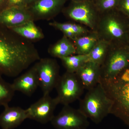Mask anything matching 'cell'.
<instances>
[{"label":"cell","instance_id":"obj_21","mask_svg":"<svg viewBox=\"0 0 129 129\" xmlns=\"http://www.w3.org/2000/svg\"><path fill=\"white\" fill-rule=\"evenodd\" d=\"M49 24L62 32L67 30L72 31L78 37L87 34L90 30L85 26L75 23L53 22H51Z\"/></svg>","mask_w":129,"mask_h":129},{"label":"cell","instance_id":"obj_12","mask_svg":"<svg viewBox=\"0 0 129 129\" xmlns=\"http://www.w3.org/2000/svg\"><path fill=\"white\" fill-rule=\"evenodd\" d=\"M66 0H37L30 11L34 17L46 19L54 17L63 10Z\"/></svg>","mask_w":129,"mask_h":129},{"label":"cell","instance_id":"obj_22","mask_svg":"<svg viewBox=\"0 0 129 129\" xmlns=\"http://www.w3.org/2000/svg\"><path fill=\"white\" fill-rule=\"evenodd\" d=\"M15 90L12 84L6 81L0 74V107L8 106L14 96Z\"/></svg>","mask_w":129,"mask_h":129},{"label":"cell","instance_id":"obj_6","mask_svg":"<svg viewBox=\"0 0 129 129\" xmlns=\"http://www.w3.org/2000/svg\"><path fill=\"white\" fill-rule=\"evenodd\" d=\"M62 10L64 15L69 18L90 30H95L100 13L94 0L72 2Z\"/></svg>","mask_w":129,"mask_h":129},{"label":"cell","instance_id":"obj_23","mask_svg":"<svg viewBox=\"0 0 129 129\" xmlns=\"http://www.w3.org/2000/svg\"><path fill=\"white\" fill-rule=\"evenodd\" d=\"M119 0H95L94 2L99 13H102L117 9Z\"/></svg>","mask_w":129,"mask_h":129},{"label":"cell","instance_id":"obj_1","mask_svg":"<svg viewBox=\"0 0 129 129\" xmlns=\"http://www.w3.org/2000/svg\"><path fill=\"white\" fill-rule=\"evenodd\" d=\"M40 59L30 41L0 25V74L17 77Z\"/></svg>","mask_w":129,"mask_h":129},{"label":"cell","instance_id":"obj_24","mask_svg":"<svg viewBox=\"0 0 129 129\" xmlns=\"http://www.w3.org/2000/svg\"><path fill=\"white\" fill-rule=\"evenodd\" d=\"M117 9L129 18V0H119Z\"/></svg>","mask_w":129,"mask_h":129},{"label":"cell","instance_id":"obj_26","mask_svg":"<svg viewBox=\"0 0 129 129\" xmlns=\"http://www.w3.org/2000/svg\"><path fill=\"white\" fill-rule=\"evenodd\" d=\"M8 7V0H0V13Z\"/></svg>","mask_w":129,"mask_h":129},{"label":"cell","instance_id":"obj_2","mask_svg":"<svg viewBox=\"0 0 129 129\" xmlns=\"http://www.w3.org/2000/svg\"><path fill=\"white\" fill-rule=\"evenodd\" d=\"M100 82L112 101L111 114L129 127V66L112 79Z\"/></svg>","mask_w":129,"mask_h":129},{"label":"cell","instance_id":"obj_5","mask_svg":"<svg viewBox=\"0 0 129 129\" xmlns=\"http://www.w3.org/2000/svg\"><path fill=\"white\" fill-rule=\"evenodd\" d=\"M128 66V44H111L108 53L101 66V80L112 79Z\"/></svg>","mask_w":129,"mask_h":129},{"label":"cell","instance_id":"obj_18","mask_svg":"<svg viewBox=\"0 0 129 129\" xmlns=\"http://www.w3.org/2000/svg\"><path fill=\"white\" fill-rule=\"evenodd\" d=\"M9 28L29 40L41 39L44 37L42 32L35 24L34 20H30L23 25Z\"/></svg>","mask_w":129,"mask_h":129},{"label":"cell","instance_id":"obj_14","mask_svg":"<svg viewBox=\"0 0 129 129\" xmlns=\"http://www.w3.org/2000/svg\"><path fill=\"white\" fill-rule=\"evenodd\" d=\"M85 89L89 90L96 86L101 79V66L88 61L76 73Z\"/></svg>","mask_w":129,"mask_h":129},{"label":"cell","instance_id":"obj_29","mask_svg":"<svg viewBox=\"0 0 129 129\" xmlns=\"http://www.w3.org/2000/svg\"><path fill=\"white\" fill-rule=\"evenodd\" d=\"M128 45H129V42H128Z\"/></svg>","mask_w":129,"mask_h":129},{"label":"cell","instance_id":"obj_4","mask_svg":"<svg viewBox=\"0 0 129 129\" xmlns=\"http://www.w3.org/2000/svg\"><path fill=\"white\" fill-rule=\"evenodd\" d=\"M102 83H100L86 92L80 102L79 109L95 124L100 123L109 114L112 107Z\"/></svg>","mask_w":129,"mask_h":129},{"label":"cell","instance_id":"obj_16","mask_svg":"<svg viewBox=\"0 0 129 129\" xmlns=\"http://www.w3.org/2000/svg\"><path fill=\"white\" fill-rule=\"evenodd\" d=\"M97 33L90 30L87 34L80 36L73 41L76 49V54L88 55L99 40Z\"/></svg>","mask_w":129,"mask_h":129},{"label":"cell","instance_id":"obj_10","mask_svg":"<svg viewBox=\"0 0 129 129\" xmlns=\"http://www.w3.org/2000/svg\"><path fill=\"white\" fill-rule=\"evenodd\" d=\"M59 104L56 97L52 98L50 94H43L40 99L26 109L28 118L42 124L51 122L54 116L55 109Z\"/></svg>","mask_w":129,"mask_h":129},{"label":"cell","instance_id":"obj_13","mask_svg":"<svg viewBox=\"0 0 129 129\" xmlns=\"http://www.w3.org/2000/svg\"><path fill=\"white\" fill-rule=\"evenodd\" d=\"M12 85L15 91L30 96L39 86V82L35 65L23 74L16 78Z\"/></svg>","mask_w":129,"mask_h":129},{"label":"cell","instance_id":"obj_11","mask_svg":"<svg viewBox=\"0 0 129 129\" xmlns=\"http://www.w3.org/2000/svg\"><path fill=\"white\" fill-rule=\"evenodd\" d=\"M34 17L26 7H9L0 13V25L12 28L23 25Z\"/></svg>","mask_w":129,"mask_h":129},{"label":"cell","instance_id":"obj_8","mask_svg":"<svg viewBox=\"0 0 129 129\" xmlns=\"http://www.w3.org/2000/svg\"><path fill=\"white\" fill-rule=\"evenodd\" d=\"M51 122L56 129H87L90 124L88 118L79 109H76L69 105L63 106Z\"/></svg>","mask_w":129,"mask_h":129},{"label":"cell","instance_id":"obj_30","mask_svg":"<svg viewBox=\"0 0 129 129\" xmlns=\"http://www.w3.org/2000/svg\"><path fill=\"white\" fill-rule=\"evenodd\" d=\"M94 1H95V0H94Z\"/></svg>","mask_w":129,"mask_h":129},{"label":"cell","instance_id":"obj_28","mask_svg":"<svg viewBox=\"0 0 129 129\" xmlns=\"http://www.w3.org/2000/svg\"><path fill=\"white\" fill-rule=\"evenodd\" d=\"M72 2H77L80 1H83V0H71Z\"/></svg>","mask_w":129,"mask_h":129},{"label":"cell","instance_id":"obj_15","mask_svg":"<svg viewBox=\"0 0 129 129\" xmlns=\"http://www.w3.org/2000/svg\"><path fill=\"white\" fill-rule=\"evenodd\" d=\"M28 118L27 110L19 107H4L0 114V127L2 129H13L18 127Z\"/></svg>","mask_w":129,"mask_h":129},{"label":"cell","instance_id":"obj_7","mask_svg":"<svg viewBox=\"0 0 129 129\" xmlns=\"http://www.w3.org/2000/svg\"><path fill=\"white\" fill-rule=\"evenodd\" d=\"M59 103L69 105L80 98L85 89L76 73L66 72L60 76L55 87Z\"/></svg>","mask_w":129,"mask_h":129},{"label":"cell","instance_id":"obj_9","mask_svg":"<svg viewBox=\"0 0 129 129\" xmlns=\"http://www.w3.org/2000/svg\"><path fill=\"white\" fill-rule=\"evenodd\" d=\"M35 65L43 94H50L60 78L59 65L55 60L50 58L40 59Z\"/></svg>","mask_w":129,"mask_h":129},{"label":"cell","instance_id":"obj_19","mask_svg":"<svg viewBox=\"0 0 129 129\" xmlns=\"http://www.w3.org/2000/svg\"><path fill=\"white\" fill-rule=\"evenodd\" d=\"M110 45L108 42L99 39L88 55L89 61L101 66L108 53Z\"/></svg>","mask_w":129,"mask_h":129},{"label":"cell","instance_id":"obj_20","mask_svg":"<svg viewBox=\"0 0 129 129\" xmlns=\"http://www.w3.org/2000/svg\"><path fill=\"white\" fill-rule=\"evenodd\" d=\"M66 72L76 73L79 69L89 61L88 55L75 54L61 58Z\"/></svg>","mask_w":129,"mask_h":129},{"label":"cell","instance_id":"obj_27","mask_svg":"<svg viewBox=\"0 0 129 129\" xmlns=\"http://www.w3.org/2000/svg\"><path fill=\"white\" fill-rule=\"evenodd\" d=\"M37 1V0H27V1H26L27 5V4H29V3H31L35 2Z\"/></svg>","mask_w":129,"mask_h":129},{"label":"cell","instance_id":"obj_17","mask_svg":"<svg viewBox=\"0 0 129 129\" xmlns=\"http://www.w3.org/2000/svg\"><path fill=\"white\" fill-rule=\"evenodd\" d=\"M49 52L52 56L61 59L75 55L76 51L73 41L63 35L61 39L51 47Z\"/></svg>","mask_w":129,"mask_h":129},{"label":"cell","instance_id":"obj_25","mask_svg":"<svg viewBox=\"0 0 129 129\" xmlns=\"http://www.w3.org/2000/svg\"><path fill=\"white\" fill-rule=\"evenodd\" d=\"M27 0H8L9 7H26Z\"/></svg>","mask_w":129,"mask_h":129},{"label":"cell","instance_id":"obj_3","mask_svg":"<svg viewBox=\"0 0 129 129\" xmlns=\"http://www.w3.org/2000/svg\"><path fill=\"white\" fill-rule=\"evenodd\" d=\"M95 31L111 45L128 44L129 18L117 9L100 13Z\"/></svg>","mask_w":129,"mask_h":129}]
</instances>
